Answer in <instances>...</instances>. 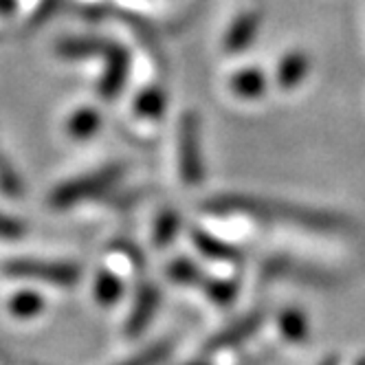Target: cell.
<instances>
[{"instance_id": "7", "label": "cell", "mask_w": 365, "mask_h": 365, "mask_svg": "<svg viewBox=\"0 0 365 365\" xmlns=\"http://www.w3.org/2000/svg\"><path fill=\"white\" fill-rule=\"evenodd\" d=\"M310 73V58L304 51L295 48L286 53L275 68V82L282 91H295Z\"/></svg>"}, {"instance_id": "8", "label": "cell", "mask_w": 365, "mask_h": 365, "mask_svg": "<svg viewBox=\"0 0 365 365\" xmlns=\"http://www.w3.org/2000/svg\"><path fill=\"white\" fill-rule=\"evenodd\" d=\"M159 302H161V293L150 284L143 286L133 304V310H130V317L125 322V332L130 336H137L152 322L156 310H159Z\"/></svg>"}, {"instance_id": "17", "label": "cell", "mask_w": 365, "mask_h": 365, "mask_svg": "<svg viewBox=\"0 0 365 365\" xmlns=\"http://www.w3.org/2000/svg\"><path fill=\"white\" fill-rule=\"evenodd\" d=\"M194 247L205 255V257H212V259H220V262H233V259H238L240 253L233 249L231 245L210 236V233L205 231H196L194 233Z\"/></svg>"}, {"instance_id": "11", "label": "cell", "mask_w": 365, "mask_h": 365, "mask_svg": "<svg viewBox=\"0 0 365 365\" xmlns=\"http://www.w3.org/2000/svg\"><path fill=\"white\" fill-rule=\"evenodd\" d=\"M101 128V115L97 108L84 106L77 108L73 115H68L66 119V135L73 141H88L93 139Z\"/></svg>"}, {"instance_id": "22", "label": "cell", "mask_w": 365, "mask_h": 365, "mask_svg": "<svg viewBox=\"0 0 365 365\" xmlns=\"http://www.w3.org/2000/svg\"><path fill=\"white\" fill-rule=\"evenodd\" d=\"M24 231H27V229H24V225L20 220L0 212V238H3V240H16V238L24 236Z\"/></svg>"}, {"instance_id": "27", "label": "cell", "mask_w": 365, "mask_h": 365, "mask_svg": "<svg viewBox=\"0 0 365 365\" xmlns=\"http://www.w3.org/2000/svg\"><path fill=\"white\" fill-rule=\"evenodd\" d=\"M356 365H365V359H359V361H356Z\"/></svg>"}, {"instance_id": "15", "label": "cell", "mask_w": 365, "mask_h": 365, "mask_svg": "<svg viewBox=\"0 0 365 365\" xmlns=\"http://www.w3.org/2000/svg\"><path fill=\"white\" fill-rule=\"evenodd\" d=\"M135 115L141 117V119H161L165 115V108H168V97L163 93V88L159 86H150V88H143L137 97H135Z\"/></svg>"}, {"instance_id": "24", "label": "cell", "mask_w": 365, "mask_h": 365, "mask_svg": "<svg viewBox=\"0 0 365 365\" xmlns=\"http://www.w3.org/2000/svg\"><path fill=\"white\" fill-rule=\"evenodd\" d=\"M16 9V0H0V14L7 16Z\"/></svg>"}, {"instance_id": "26", "label": "cell", "mask_w": 365, "mask_h": 365, "mask_svg": "<svg viewBox=\"0 0 365 365\" xmlns=\"http://www.w3.org/2000/svg\"><path fill=\"white\" fill-rule=\"evenodd\" d=\"M185 365H207V363H196V361H194V363H185Z\"/></svg>"}, {"instance_id": "1", "label": "cell", "mask_w": 365, "mask_h": 365, "mask_svg": "<svg viewBox=\"0 0 365 365\" xmlns=\"http://www.w3.org/2000/svg\"><path fill=\"white\" fill-rule=\"evenodd\" d=\"M207 210L214 214H240L251 216L267 222H289L297 225L310 231L322 233H336L346 231L350 225L344 216L315 210V207L295 205L275 198H262V196H245V194H225L207 200Z\"/></svg>"}, {"instance_id": "5", "label": "cell", "mask_w": 365, "mask_h": 365, "mask_svg": "<svg viewBox=\"0 0 365 365\" xmlns=\"http://www.w3.org/2000/svg\"><path fill=\"white\" fill-rule=\"evenodd\" d=\"M103 60H106V66H103V73L99 77V95L106 99H113L121 93V88L128 82L130 56L121 44L110 42L106 53H103Z\"/></svg>"}, {"instance_id": "23", "label": "cell", "mask_w": 365, "mask_h": 365, "mask_svg": "<svg viewBox=\"0 0 365 365\" xmlns=\"http://www.w3.org/2000/svg\"><path fill=\"white\" fill-rule=\"evenodd\" d=\"M58 5H60V0H42V5L36 9V14H34V20L36 22H44L46 18H51L56 14V9H58Z\"/></svg>"}, {"instance_id": "19", "label": "cell", "mask_w": 365, "mask_h": 365, "mask_svg": "<svg viewBox=\"0 0 365 365\" xmlns=\"http://www.w3.org/2000/svg\"><path fill=\"white\" fill-rule=\"evenodd\" d=\"M202 291L207 293L212 302H216L218 306H227L236 297V284L229 279H218V277H205V282L200 284Z\"/></svg>"}, {"instance_id": "10", "label": "cell", "mask_w": 365, "mask_h": 365, "mask_svg": "<svg viewBox=\"0 0 365 365\" xmlns=\"http://www.w3.org/2000/svg\"><path fill=\"white\" fill-rule=\"evenodd\" d=\"M229 91L240 99H257L267 93V75L257 66H247L231 75Z\"/></svg>"}, {"instance_id": "4", "label": "cell", "mask_w": 365, "mask_h": 365, "mask_svg": "<svg viewBox=\"0 0 365 365\" xmlns=\"http://www.w3.org/2000/svg\"><path fill=\"white\" fill-rule=\"evenodd\" d=\"M121 176H123V165H103L80 178H71L62 182L58 190H53V194H51V205L58 207V210H66L71 205L95 198L103 192H108L110 187H115Z\"/></svg>"}, {"instance_id": "9", "label": "cell", "mask_w": 365, "mask_h": 365, "mask_svg": "<svg viewBox=\"0 0 365 365\" xmlns=\"http://www.w3.org/2000/svg\"><path fill=\"white\" fill-rule=\"evenodd\" d=\"M259 324H262V317H259L257 312H253V315H249V317L238 319L236 324H231L225 330H220L216 339H212L210 350H225V348L240 346L242 341H247V339H251L257 332Z\"/></svg>"}, {"instance_id": "25", "label": "cell", "mask_w": 365, "mask_h": 365, "mask_svg": "<svg viewBox=\"0 0 365 365\" xmlns=\"http://www.w3.org/2000/svg\"><path fill=\"white\" fill-rule=\"evenodd\" d=\"M319 365H339V356H326Z\"/></svg>"}, {"instance_id": "18", "label": "cell", "mask_w": 365, "mask_h": 365, "mask_svg": "<svg viewBox=\"0 0 365 365\" xmlns=\"http://www.w3.org/2000/svg\"><path fill=\"white\" fill-rule=\"evenodd\" d=\"M168 277H170V282H174L178 286H196V284L200 286L205 282L202 269L187 257L172 259L168 267Z\"/></svg>"}, {"instance_id": "21", "label": "cell", "mask_w": 365, "mask_h": 365, "mask_svg": "<svg viewBox=\"0 0 365 365\" xmlns=\"http://www.w3.org/2000/svg\"><path fill=\"white\" fill-rule=\"evenodd\" d=\"M170 350H172V344L161 341V344H154V346L145 348L143 352L130 356V359H125V361H121L117 365H159L170 354Z\"/></svg>"}, {"instance_id": "20", "label": "cell", "mask_w": 365, "mask_h": 365, "mask_svg": "<svg viewBox=\"0 0 365 365\" xmlns=\"http://www.w3.org/2000/svg\"><path fill=\"white\" fill-rule=\"evenodd\" d=\"M180 229V216H176L174 212H163L159 218H156L154 225V242L156 247H168Z\"/></svg>"}, {"instance_id": "2", "label": "cell", "mask_w": 365, "mask_h": 365, "mask_svg": "<svg viewBox=\"0 0 365 365\" xmlns=\"http://www.w3.org/2000/svg\"><path fill=\"white\" fill-rule=\"evenodd\" d=\"M9 277L24 282H40L58 289H71L80 284L82 269L68 259H38V257H14L3 267Z\"/></svg>"}, {"instance_id": "16", "label": "cell", "mask_w": 365, "mask_h": 365, "mask_svg": "<svg viewBox=\"0 0 365 365\" xmlns=\"http://www.w3.org/2000/svg\"><path fill=\"white\" fill-rule=\"evenodd\" d=\"M93 293L101 306H115L123 295V282L108 269L99 271L93 284Z\"/></svg>"}, {"instance_id": "14", "label": "cell", "mask_w": 365, "mask_h": 365, "mask_svg": "<svg viewBox=\"0 0 365 365\" xmlns=\"http://www.w3.org/2000/svg\"><path fill=\"white\" fill-rule=\"evenodd\" d=\"M277 328L279 334L291 344H304L310 332L306 312L299 308H284L277 315Z\"/></svg>"}, {"instance_id": "13", "label": "cell", "mask_w": 365, "mask_h": 365, "mask_svg": "<svg viewBox=\"0 0 365 365\" xmlns=\"http://www.w3.org/2000/svg\"><path fill=\"white\" fill-rule=\"evenodd\" d=\"M44 306H46L44 297L38 291H31V289L16 291L9 297V302H7V310L11 312V317L14 319H20V322L38 319L42 315Z\"/></svg>"}, {"instance_id": "12", "label": "cell", "mask_w": 365, "mask_h": 365, "mask_svg": "<svg viewBox=\"0 0 365 365\" xmlns=\"http://www.w3.org/2000/svg\"><path fill=\"white\" fill-rule=\"evenodd\" d=\"M110 42L101 38H66L58 44V56L66 60L103 58Z\"/></svg>"}, {"instance_id": "6", "label": "cell", "mask_w": 365, "mask_h": 365, "mask_svg": "<svg viewBox=\"0 0 365 365\" xmlns=\"http://www.w3.org/2000/svg\"><path fill=\"white\" fill-rule=\"evenodd\" d=\"M259 24H262V16L257 11H245L240 14L233 24L229 27L227 36H225V51L231 56L242 53L245 48H249L259 31Z\"/></svg>"}, {"instance_id": "3", "label": "cell", "mask_w": 365, "mask_h": 365, "mask_svg": "<svg viewBox=\"0 0 365 365\" xmlns=\"http://www.w3.org/2000/svg\"><path fill=\"white\" fill-rule=\"evenodd\" d=\"M176 165L180 180L185 185H200L205 180V159H202V135L198 115L185 113L176 130Z\"/></svg>"}]
</instances>
